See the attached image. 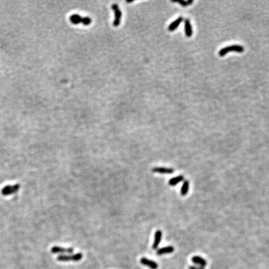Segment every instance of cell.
I'll return each mask as SVG.
<instances>
[{"label": "cell", "mask_w": 269, "mask_h": 269, "mask_svg": "<svg viewBox=\"0 0 269 269\" xmlns=\"http://www.w3.org/2000/svg\"><path fill=\"white\" fill-rule=\"evenodd\" d=\"M244 48L241 45H239V44H232L231 46H228L226 47H224V48H222L221 49L219 50L218 54L219 56L220 57H223L225 56L227 54L229 53V52H237V53H243L244 52Z\"/></svg>", "instance_id": "6da1fadb"}, {"label": "cell", "mask_w": 269, "mask_h": 269, "mask_svg": "<svg viewBox=\"0 0 269 269\" xmlns=\"http://www.w3.org/2000/svg\"><path fill=\"white\" fill-rule=\"evenodd\" d=\"M70 21L73 24H83L84 26H88L91 24L92 19L89 17H82L77 14L72 15L69 18Z\"/></svg>", "instance_id": "7a4b0ae2"}, {"label": "cell", "mask_w": 269, "mask_h": 269, "mask_svg": "<svg viewBox=\"0 0 269 269\" xmlns=\"http://www.w3.org/2000/svg\"><path fill=\"white\" fill-rule=\"evenodd\" d=\"M83 257L82 253H77L74 255H60L57 257V259L59 261L68 262V261H79L82 259Z\"/></svg>", "instance_id": "3957f363"}, {"label": "cell", "mask_w": 269, "mask_h": 269, "mask_svg": "<svg viewBox=\"0 0 269 269\" xmlns=\"http://www.w3.org/2000/svg\"><path fill=\"white\" fill-rule=\"evenodd\" d=\"M112 8L115 14V18H114L113 26L114 27H118L121 23V19H122V11L119 8L118 4H113L112 6Z\"/></svg>", "instance_id": "277c9868"}, {"label": "cell", "mask_w": 269, "mask_h": 269, "mask_svg": "<svg viewBox=\"0 0 269 269\" xmlns=\"http://www.w3.org/2000/svg\"><path fill=\"white\" fill-rule=\"evenodd\" d=\"M19 188L20 185L19 184H16L12 186L8 185L3 188L1 190V193L4 196H8V195H11L16 193L19 190Z\"/></svg>", "instance_id": "5b68a950"}, {"label": "cell", "mask_w": 269, "mask_h": 269, "mask_svg": "<svg viewBox=\"0 0 269 269\" xmlns=\"http://www.w3.org/2000/svg\"><path fill=\"white\" fill-rule=\"evenodd\" d=\"M184 33L185 35L187 37H191L193 36V27L191 23V21L189 19H184Z\"/></svg>", "instance_id": "8992f818"}, {"label": "cell", "mask_w": 269, "mask_h": 269, "mask_svg": "<svg viewBox=\"0 0 269 269\" xmlns=\"http://www.w3.org/2000/svg\"><path fill=\"white\" fill-rule=\"evenodd\" d=\"M73 251V248H64L59 246H54L52 247L51 248V252L53 254H63V253H67V254H72Z\"/></svg>", "instance_id": "52a82bcc"}, {"label": "cell", "mask_w": 269, "mask_h": 269, "mask_svg": "<svg viewBox=\"0 0 269 269\" xmlns=\"http://www.w3.org/2000/svg\"><path fill=\"white\" fill-rule=\"evenodd\" d=\"M141 264L143 265L150 267L151 269H157L158 267V265L157 262H154L151 260H150L147 258L143 257L140 259Z\"/></svg>", "instance_id": "ba28073f"}, {"label": "cell", "mask_w": 269, "mask_h": 269, "mask_svg": "<svg viewBox=\"0 0 269 269\" xmlns=\"http://www.w3.org/2000/svg\"><path fill=\"white\" fill-rule=\"evenodd\" d=\"M183 20H184V18L183 16L178 17L176 19H175L174 21H173L169 25V26H168V31H171V32L175 31L178 28L179 26L181 24V23L183 22Z\"/></svg>", "instance_id": "9c48e42d"}, {"label": "cell", "mask_w": 269, "mask_h": 269, "mask_svg": "<svg viewBox=\"0 0 269 269\" xmlns=\"http://www.w3.org/2000/svg\"><path fill=\"white\" fill-rule=\"evenodd\" d=\"M161 238H162V232H161L160 230H158L154 233V243L152 246L153 249L155 250L157 249V248L159 244V243H161Z\"/></svg>", "instance_id": "30bf717a"}, {"label": "cell", "mask_w": 269, "mask_h": 269, "mask_svg": "<svg viewBox=\"0 0 269 269\" xmlns=\"http://www.w3.org/2000/svg\"><path fill=\"white\" fill-rule=\"evenodd\" d=\"M152 171L154 173H158L161 174H171L174 172L173 168H168L164 167H155L152 169Z\"/></svg>", "instance_id": "8fae6325"}, {"label": "cell", "mask_w": 269, "mask_h": 269, "mask_svg": "<svg viewBox=\"0 0 269 269\" xmlns=\"http://www.w3.org/2000/svg\"><path fill=\"white\" fill-rule=\"evenodd\" d=\"M174 251V247L171 245H170L159 248V249H158V251H157V254L158 255H161L166 254H171Z\"/></svg>", "instance_id": "7c38bea8"}, {"label": "cell", "mask_w": 269, "mask_h": 269, "mask_svg": "<svg viewBox=\"0 0 269 269\" xmlns=\"http://www.w3.org/2000/svg\"><path fill=\"white\" fill-rule=\"evenodd\" d=\"M192 262L194 264H197L199 266L204 267L207 265V261L203 257L199 256H194L191 259Z\"/></svg>", "instance_id": "4fadbf2b"}, {"label": "cell", "mask_w": 269, "mask_h": 269, "mask_svg": "<svg viewBox=\"0 0 269 269\" xmlns=\"http://www.w3.org/2000/svg\"><path fill=\"white\" fill-rule=\"evenodd\" d=\"M183 179H184L183 176L179 175V176L173 178L171 179H170V181H168V184H169L170 186H176L179 183H180L182 181H183Z\"/></svg>", "instance_id": "5bb4252c"}, {"label": "cell", "mask_w": 269, "mask_h": 269, "mask_svg": "<svg viewBox=\"0 0 269 269\" xmlns=\"http://www.w3.org/2000/svg\"><path fill=\"white\" fill-rule=\"evenodd\" d=\"M189 186H190V183L189 181L185 180L184 181V183L183 184L182 187H181V194L183 196H186V195L188 193V190H189Z\"/></svg>", "instance_id": "9a60e30c"}, {"label": "cell", "mask_w": 269, "mask_h": 269, "mask_svg": "<svg viewBox=\"0 0 269 269\" xmlns=\"http://www.w3.org/2000/svg\"><path fill=\"white\" fill-rule=\"evenodd\" d=\"M173 3H177L180 4L183 7H186V6H190L191 4L194 3L193 0H172L171 1Z\"/></svg>", "instance_id": "2e32d148"}, {"label": "cell", "mask_w": 269, "mask_h": 269, "mask_svg": "<svg viewBox=\"0 0 269 269\" xmlns=\"http://www.w3.org/2000/svg\"><path fill=\"white\" fill-rule=\"evenodd\" d=\"M189 269H204V267L201 266H190L189 267Z\"/></svg>", "instance_id": "e0dca14e"}]
</instances>
